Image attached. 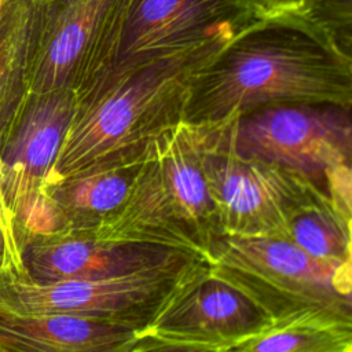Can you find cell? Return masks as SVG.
Returning <instances> with one entry per match:
<instances>
[{
  "mask_svg": "<svg viewBox=\"0 0 352 352\" xmlns=\"http://www.w3.org/2000/svg\"><path fill=\"white\" fill-rule=\"evenodd\" d=\"M265 15L302 14L308 15L320 0H256Z\"/></svg>",
  "mask_w": 352,
  "mask_h": 352,
  "instance_id": "d6986e66",
  "label": "cell"
},
{
  "mask_svg": "<svg viewBox=\"0 0 352 352\" xmlns=\"http://www.w3.org/2000/svg\"><path fill=\"white\" fill-rule=\"evenodd\" d=\"M7 264H8V252H7L4 232H3V228L0 224V270Z\"/></svg>",
  "mask_w": 352,
  "mask_h": 352,
  "instance_id": "7402d4cb",
  "label": "cell"
},
{
  "mask_svg": "<svg viewBox=\"0 0 352 352\" xmlns=\"http://www.w3.org/2000/svg\"><path fill=\"white\" fill-rule=\"evenodd\" d=\"M26 274L37 282L102 279L124 275L195 254L176 248L109 242L87 234H58L19 246Z\"/></svg>",
  "mask_w": 352,
  "mask_h": 352,
  "instance_id": "8fae6325",
  "label": "cell"
},
{
  "mask_svg": "<svg viewBox=\"0 0 352 352\" xmlns=\"http://www.w3.org/2000/svg\"><path fill=\"white\" fill-rule=\"evenodd\" d=\"M187 254L140 271L102 278L33 280L23 270H0V314L14 316L69 315L140 330L175 287L201 260Z\"/></svg>",
  "mask_w": 352,
  "mask_h": 352,
  "instance_id": "8992f818",
  "label": "cell"
},
{
  "mask_svg": "<svg viewBox=\"0 0 352 352\" xmlns=\"http://www.w3.org/2000/svg\"><path fill=\"white\" fill-rule=\"evenodd\" d=\"M227 41H212L98 81L76 99L43 188L81 172L142 162L153 142L183 121L194 74Z\"/></svg>",
  "mask_w": 352,
  "mask_h": 352,
  "instance_id": "7a4b0ae2",
  "label": "cell"
},
{
  "mask_svg": "<svg viewBox=\"0 0 352 352\" xmlns=\"http://www.w3.org/2000/svg\"><path fill=\"white\" fill-rule=\"evenodd\" d=\"M283 239L319 258H352V220L319 188H315L293 213Z\"/></svg>",
  "mask_w": 352,
  "mask_h": 352,
  "instance_id": "e0dca14e",
  "label": "cell"
},
{
  "mask_svg": "<svg viewBox=\"0 0 352 352\" xmlns=\"http://www.w3.org/2000/svg\"><path fill=\"white\" fill-rule=\"evenodd\" d=\"M143 161L81 172L45 186L62 234L87 232L111 217L125 202Z\"/></svg>",
  "mask_w": 352,
  "mask_h": 352,
  "instance_id": "9a60e30c",
  "label": "cell"
},
{
  "mask_svg": "<svg viewBox=\"0 0 352 352\" xmlns=\"http://www.w3.org/2000/svg\"><path fill=\"white\" fill-rule=\"evenodd\" d=\"M45 0H0V153L29 104Z\"/></svg>",
  "mask_w": 352,
  "mask_h": 352,
  "instance_id": "4fadbf2b",
  "label": "cell"
},
{
  "mask_svg": "<svg viewBox=\"0 0 352 352\" xmlns=\"http://www.w3.org/2000/svg\"><path fill=\"white\" fill-rule=\"evenodd\" d=\"M74 109L70 89L29 100L19 125L0 153V191L11 220L43 191Z\"/></svg>",
  "mask_w": 352,
  "mask_h": 352,
  "instance_id": "7c38bea8",
  "label": "cell"
},
{
  "mask_svg": "<svg viewBox=\"0 0 352 352\" xmlns=\"http://www.w3.org/2000/svg\"><path fill=\"white\" fill-rule=\"evenodd\" d=\"M0 224L4 232V238H6V245H7V252H8V265L12 270H22L23 264H22V258H21V252H19V246L14 234V226H12V220L8 214V210L6 208V204L3 201L1 197V191H0Z\"/></svg>",
  "mask_w": 352,
  "mask_h": 352,
  "instance_id": "ffe728a7",
  "label": "cell"
},
{
  "mask_svg": "<svg viewBox=\"0 0 352 352\" xmlns=\"http://www.w3.org/2000/svg\"><path fill=\"white\" fill-rule=\"evenodd\" d=\"M206 260L271 319L320 309L352 320V258H319L280 238L220 234Z\"/></svg>",
  "mask_w": 352,
  "mask_h": 352,
  "instance_id": "5b68a950",
  "label": "cell"
},
{
  "mask_svg": "<svg viewBox=\"0 0 352 352\" xmlns=\"http://www.w3.org/2000/svg\"><path fill=\"white\" fill-rule=\"evenodd\" d=\"M204 172L223 234L283 239L293 213L318 188L287 169L219 147L212 125Z\"/></svg>",
  "mask_w": 352,
  "mask_h": 352,
  "instance_id": "9c48e42d",
  "label": "cell"
},
{
  "mask_svg": "<svg viewBox=\"0 0 352 352\" xmlns=\"http://www.w3.org/2000/svg\"><path fill=\"white\" fill-rule=\"evenodd\" d=\"M132 0H45L29 100L70 89L82 96L111 69Z\"/></svg>",
  "mask_w": 352,
  "mask_h": 352,
  "instance_id": "ba28073f",
  "label": "cell"
},
{
  "mask_svg": "<svg viewBox=\"0 0 352 352\" xmlns=\"http://www.w3.org/2000/svg\"><path fill=\"white\" fill-rule=\"evenodd\" d=\"M263 16L256 0H132L107 74L230 40Z\"/></svg>",
  "mask_w": 352,
  "mask_h": 352,
  "instance_id": "30bf717a",
  "label": "cell"
},
{
  "mask_svg": "<svg viewBox=\"0 0 352 352\" xmlns=\"http://www.w3.org/2000/svg\"><path fill=\"white\" fill-rule=\"evenodd\" d=\"M210 125L179 122L153 142L122 206L87 234L100 241L188 250L206 258L223 234L204 158Z\"/></svg>",
  "mask_w": 352,
  "mask_h": 352,
  "instance_id": "3957f363",
  "label": "cell"
},
{
  "mask_svg": "<svg viewBox=\"0 0 352 352\" xmlns=\"http://www.w3.org/2000/svg\"><path fill=\"white\" fill-rule=\"evenodd\" d=\"M331 41L352 67V21H337L322 23Z\"/></svg>",
  "mask_w": 352,
  "mask_h": 352,
  "instance_id": "44dd1931",
  "label": "cell"
},
{
  "mask_svg": "<svg viewBox=\"0 0 352 352\" xmlns=\"http://www.w3.org/2000/svg\"><path fill=\"white\" fill-rule=\"evenodd\" d=\"M238 352H352V320L320 309L272 319Z\"/></svg>",
  "mask_w": 352,
  "mask_h": 352,
  "instance_id": "2e32d148",
  "label": "cell"
},
{
  "mask_svg": "<svg viewBox=\"0 0 352 352\" xmlns=\"http://www.w3.org/2000/svg\"><path fill=\"white\" fill-rule=\"evenodd\" d=\"M138 330L69 315L0 314V352H132Z\"/></svg>",
  "mask_w": 352,
  "mask_h": 352,
  "instance_id": "5bb4252c",
  "label": "cell"
},
{
  "mask_svg": "<svg viewBox=\"0 0 352 352\" xmlns=\"http://www.w3.org/2000/svg\"><path fill=\"white\" fill-rule=\"evenodd\" d=\"M212 128L219 147L287 169L330 199L352 197V103L274 104Z\"/></svg>",
  "mask_w": 352,
  "mask_h": 352,
  "instance_id": "277c9868",
  "label": "cell"
},
{
  "mask_svg": "<svg viewBox=\"0 0 352 352\" xmlns=\"http://www.w3.org/2000/svg\"><path fill=\"white\" fill-rule=\"evenodd\" d=\"M308 16L319 23L352 21V0H320Z\"/></svg>",
  "mask_w": 352,
  "mask_h": 352,
  "instance_id": "ac0fdd59",
  "label": "cell"
},
{
  "mask_svg": "<svg viewBox=\"0 0 352 352\" xmlns=\"http://www.w3.org/2000/svg\"><path fill=\"white\" fill-rule=\"evenodd\" d=\"M352 103V67L326 28L302 14L256 21L194 74L183 121L216 125L286 103Z\"/></svg>",
  "mask_w": 352,
  "mask_h": 352,
  "instance_id": "6da1fadb",
  "label": "cell"
},
{
  "mask_svg": "<svg viewBox=\"0 0 352 352\" xmlns=\"http://www.w3.org/2000/svg\"><path fill=\"white\" fill-rule=\"evenodd\" d=\"M271 320L249 294L220 276L204 258L138 330L132 352L235 351Z\"/></svg>",
  "mask_w": 352,
  "mask_h": 352,
  "instance_id": "52a82bcc",
  "label": "cell"
}]
</instances>
